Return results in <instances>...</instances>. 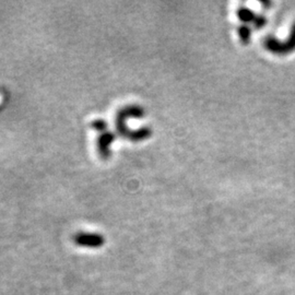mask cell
<instances>
[{
    "instance_id": "1",
    "label": "cell",
    "mask_w": 295,
    "mask_h": 295,
    "mask_svg": "<svg viewBox=\"0 0 295 295\" xmlns=\"http://www.w3.org/2000/svg\"><path fill=\"white\" fill-rule=\"evenodd\" d=\"M143 116L144 109L139 105H128V106L121 109L118 111L116 118L118 134L135 142L148 139L152 135V131H151L150 128L142 127L137 130H133L127 126V121L129 118H142Z\"/></svg>"
},
{
    "instance_id": "2",
    "label": "cell",
    "mask_w": 295,
    "mask_h": 295,
    "mask_svg": "<svg viewBox=\"0 0 295 295\" xmlns=\"http://www.w3.org/2000/svg\"><path fill=\"white\" fill-rule=\"evenodd\" d=\"M265 47L278 55H287L295 50V23L292 26L291 35L285 42H280L277 38L272 36H268L265 39Z\"/></svg>"
},
{
    "instance_id": "3",
    "label": "cell",
    "mask_w": 295,
    "mask_h": 295,
    "mask_svg": "<svg viewBox=\"0 0 295 295\" xmlns=\"http://www.w3.org/2000/svg\"><path fill=\"white\" fill-rule=\"evenodd\" d=\"M75 243L78 246L87 248H98L102 247L105 243L103 235L90 232H80L76 234Z\"/></svg>"
},
{
    "instance_id": "4",
    "label": "cell",
    "mask_w": 295,
    "mask_h": 295,
    "mask_svg": "<svg viewBox=\"0 0 295 295\" xmlns=\"http://www.w3.org/2000/svg\"><path fill=\"white\" fill-rule=\"evenodd\" d=\"M115 140V135L108 130L100 133V137L97 139V151L101 157L104 160L108 159L110 156V146Z\"/></svg>"
},
{
    "instance_id": "5",
    "label": "cell",
    "mask_w": 295,
    "mask_h": 295,
    "mask_svg": "<svg viewBox=\"0 0 295 295\" xmlns=\"http://www.w3.org/2000/svg\"><path fill=\"white\" fill-rule=\"evenodd\" d=\"M238 17L244 23H253L256 29L264 28L267 24V19L265 17L256 15L255 12L245 8V7H241L238 10Z\"/></svg>"
},
{
    "instance_id": "6",
    "label": "cell",
    "mask_w": 295,
    "mask_h": 295,
    "mask_svg": "<svg viewBox=\"0 0 295 295\" xmlns=\"http://www.w3.org/2000/svg\"><path fill=\"white\" fill-rule=\"evenodd\" d=\"M239 35L241 41L247 45L249 42H251V36H252V30L249 28L248 25H242L239 28Z\"/></svg>"
},
{
    "instance_id": "7",
    "label": "cell",
    "mask_w": 295,
    "mask_h": 295,
    "mask_svg": "<svg viewBox=\"0 0 295 295\" xmlns=\"http://www.w3.org/2000/svg\"><path fill=\"white\" fill-rule=\"evenodd\" d=\"M92 127H93L97 133H103V131L107 130V124L103 120H96L92 123Z\"/></svg>"
}]
</instances>
